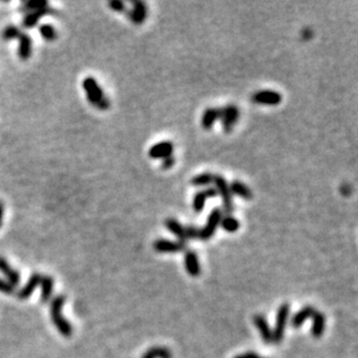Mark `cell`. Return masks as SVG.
<instances>
[{
  "label": "cell",
  "instance_id": "cell-1",
  "mask_svg": "<svg viewBox=\"0 0 358 358\" xmlns=\"http://www.w3.org/2000/svg\"><path fill=\"white\" fill-rule=\"evenodd\" d=\"M313 319V328L312 334L314 337H321L325 330V316L321 312L314 309L312 306H305L303 310H300L298 313L293 315L291 320V326L295 328H299L303 325V322L306 319Z\"/></svg>",
  "mask_w": 358,
  "mask_h": 358
},
{
  "label": "cell",
  "instance_id": "cell-2",
  "mask_svg": "<svg viewBox=\"0 0 358 358\" xmlns=\"http://www.w3.org/2000/svg\"><path fill=\"white\" fill-rule=\"evenodd\" d=\"M83 89L86 93L89 102L100 110H107L110 108V101L104 95L103 90L101 89L95 78L86 77L83 80Z\"/></svg>",
  "mask_w": 358,
  "mask_h": 358
},
{
  "label": "cell",
  "instance_id": "cell-3",
  "mask_svg": "<svg viewBox=\"0 0 358 358\" xmlns=\"http://www.w3.org/2000/svg\"><path fill=\"white\" fill-rule=\"evenodd\" d=\"M66 302L65 295H59L52 299L51 305H50V314H51V320L53 325L58 332L62 334L64 337H71L73 333L72 326L67 321L65 317L63 316V306Z\"/></svg>",
  "mask_w": 358,
  "mask_h": 358
},
{
  "label": "cell",
  "instance_id": "cell-4",
  "mask_svg": "<svg viewBox=\"0 0 358 358\" xmlns=\"http://www.w3.org/2000/svg\"><path fill=\"white\" fill-rule=\"evenodd\" d=\"M214 183L216 185L217 194L221 195L223 200V205H224L225 212L227 215H231L233 210H234V207H233V195L231 192V189H229V184L222 175H215Z\"/></svg>",
  "mask_w": 358,
  "mask_h": 358
},
{
  "label": "cell",
  "instance_id": "cell-5",
  "mask_svg": "<svg viewBox=\"0 0 358 358\" xmlns=\"http://www.w3.org/2000/svg\"><path fill=\"white\" fill-rule=\"evenodd\" d=\"M223 218V211L222 209L216 208L210 212L209 217L207 219V224L202 229H200V234H198V239L201 240H209V239L212 238L214 234L217 231L218 226L221 225Z\"/></svg>",
  "mask_w": 358,
  "mask_h": 358
},
{
  "label": "cell",
  "instance_id": "cell-6",
  "mask_svg": "<svg viewBox=\"0 0 358 358\" xmlns=\"http://www.w3.org/2000/svg\"><path fill=\"white\" fill-rule=\"evenodd\" d=\"M289 313H290L289 304H283V305L279 307L278 313H277L276 326L272 332L273 343H279L282 341L283 336H284L286 323H288V319H289Z\"/></svg>",
  "mask_w": 358,
  "mask_h": 358
},
{
  "label": "cell",
  "instance_id": "cell-7",
  "mask_svg": "<svg viewBox=\"0 0 358 358\" xmlns=\"http://www.w3.org/2000/svg\"><path fill=\"white\" fill-rule=\"evenodd\" d=\"M252 101L256 104H262V106H277L281 103L282 95L276 90H262L253 94Z\"/></svg>",
  "mask_w": 358,
  "mask_h": 358
},
{
  "label": "cell",
  "instance_id": "cell-8",
  "mask_svg": "<svg viewBox=\"0 0 358 358\" xmlns=\"http://www.w3.org/2000/svg\"><path fill=\"white\" fill-rule=\"evenodd\" d=\"M57 11L51 6H46V7H43L41 9H37V11H33L29 13H26L25 16H23L21 25L23 28L26 29H32L35 27L37 23L40 22L43 16L45 15H51V14H56Z\"/></svg>",
  "mask_w": 358,
  "mask_h": 358
},
{
  "label": "cell",
  "instance_id": "cell-9",
  "mask_svg": "<svg viewBox=\"0 0 358 358\" xmlns=\"http://www.w3.org/2000/svg\"><path fill=\"white\" fill-rule=\"evenodd\" d=\"M239 118V109L234 104H227L224 108H221V120L223 124V129L225 134H229L235 126L236 121Z\"/></svg>",
  "mask_w": 358,
  "mask_h": 358
},
{
  "label": "cell",
  "instance_id": "cell-10",
  "mask_svg": "<svg viewBox=\"0 0 358 358\" xmlns=\"http://www.w3.org/2000/svg\"><path fill=\"white\" fill-rule=\"evenodd\" d=\"M131 5L133 8L128 12L127 15L129 16V20L134 25H141L147 16V5L140 0L131 1Z\"/></svg>",
  "mask_w": 358,
  "mask_h": 358
},
{
  "label": "cell",
  "instance_id": "cell-11",
  "mask_svg": "<svg viewBox=\"0 0 358 358\" xmlns=\"http://www.w3.org/2000/svg\"><path fill=\"white\" fill-rule=\"evenodd\" d=\"M185 245L180 241H172L168 239H158L154 241L153 248L158 253H180L185 249Z\"/></svg>",
  "mask_w": 358,
  "mask_h": 358
},
{
  "label": "cell",
  "instance_id": "cell-12",
  "mask_svg": "<svg viewBox=\"0 0 358 358\" xmlns=\"http://www.w3.org/2000/svg\"><path fill=\"white\" fill-rule=\"evenodd\" d=\"M174 145L171 141H160V143L153 145L148 151V155L152 159H160L164 160L171 155H173Z\"/></svg>",
  "mask_w": 358,
  "mask_h": 358
},
{
  "label": "cell",
  "instance_id": "cell-13",
  "mask_svg": "<svg viewBox=\"0 0 358 358\" xmlns=\"http://www.w3.org/2000/svg\"><path fill=\"white\" fill-rule=\"evenodd\" d=\"M217 190L214 187H209L204 190L198 191L197 194L194 196V200H192V209H194L195 212H201L203 211L205 207V202H207L208 198H214L217 196Z\"/></svg>",
  "mask_w": 358,
  "mask_h": 358
},
{
  "label": "cell",
  "instance_id": "cell-14",
  "mask_svg": "<svg viewBox=\"0 0 358 358\" xmlns=\"http://www.w3.org/2000/svg\"><path fill=\"white\" fill-rule=\"evenodd\" d=\"M18 56L21 60H28L33 52V41L29 34L22 33L19 37Z\"/></svg>",
  "mask_w": 358,
  "mask_h": 358
},
{
  "label": "cell",
  "instance_id": "cell-15",
  "mask_svg": "<svg viewBox=\"0 0 358 358\" xmlns=\"http://www.w3.org/2000/svg\"><path fill=\"white\" fill-rule=\"evenodd\" d=\"M0 271H1L7 278V282L9 284L13 285L15 288L16 285H19L20 283V273L16 269L13 268V267L9 265L7 260L2 256H0Z\"/></svg>",
  "mask_w": 358,
  "mask_h": 358
},
{
  "label": "cell",
  "instance_id": "cell-16",
  "mask_svg": "<svg viewBox=\"0 0 358 358\" xmlns=\"http://www.w3.org/2000/svg\"><path fill=\"white\" fill-rule=\"evenodd\" d=\"M41 279H42L41 273H39V272L33 273V275L29 277L27 284L18 292V298L19 299H28L29 297L32 296L34 290L36 289V286L41 284Z\"/></svg>",
  "mask_w": 358,
  "mask_h": 358
},
{
  "label": "cell",
  "instance_id": "cell-17",
  "mask_svg": "<svg viewBox=\"0 0 358 358\" xmlns=\"http://www.w3.org/2000/svg\"><path fill=\"white\" fill-rule=\"evenodd\" d=\"M165 226H166L168 231L177 236L179 241L182 242V244H187V235H185V229L184 226L181 224L178 219L175 218H168L166 222H165Z\"/></svg>",
  "mask_w": 358,
  "mask_h": 358
},
{
  "label": "cell",
  "instance_id": "cell-18",
  "mask_svg": "<svg viewBox=\"0 0 358 358\" xmlns=\"http://www.w3.org/2000/svg\"><path fill=\"white\" fill-rule=\"evenodd\" d=\"M184 266L187 272L191 276H198L201 272V266L197 254L194 251H187L184 255Z\"/></svg>",
  "mask_w": 358,
  "mask_h": 358
},
{
  "label": "cell",
  "instance_id": "cell-19",
  "mask_svg": "<svg viewBox=\"0 0 358 358\" xmlns=\"http://www.w3.org/2000/svg\"><path fill=\"white\" fill-rule=\"evenodd\" d=\"M218 120H221V108H208L202 116V127L205 130H210Z\"/></svg>",
  "mask_w": 358,
  "mask_h": 358
},
{
  "label": "cell",
  "instance_id": "cell-20",
  "mask_svg": "<svg viewBox=\"0 0 358 358\" xmlns=\"http://www.w3.org/2000/svg\"><path fill=\"white\" fill-rule=\"evenodd\" d=\"M229 189H231L232 195L238 196V197L242 198L245 201H251L253 198V192L249 187H247L244 182L234 180L232 181V183L229 184Z\"/></svg>",
  "mask_w": 358,
  "mask_h": 358
},
{
  "label": "cell",
  "instance_id": "cell-21",
  "mask_svg": "<svg viewBox=\"0 0 358 358\" xmlns=\"http://www.w3.org/2000/svg\"><path fill=\"white\" fill-rule=\"evenodd\" d=\"M254 323H255V326L259 328L260 333H261L262 340L265 341L267 344L271 343L272 342V332H271V329H270L268 322H267L266 317L261 315V314H259V315H256L254 317Z\"/></svg>",
  "mask_w": 358,
  "mask_h": 358
},
{
  "label": "cell",
  "instance_id": "cell-22",
  "mask_svg": "<svg viewBox=\"0 0 358 358\" xmlns=\"http://www.w3.org/2000/svg\"><path fill=\"white\" fill-rule=\"evenodd\" d=\"M53 285H55V281H53L52 277H50L48 275H42L41 300L43 303H48L50 298H51L53 292Z\"/></svg>",
  "mask_w": 358,
  "mask_h": 358
},
{
  "label": "cell",
  "instance_id": "cell-23",
  "mask_svg": "<svg viewBox=\"0 0 358 358\" xmlns=\"http://www.w3.org/2000/svg\"><path fill=\"white\" fill-rule=\"evenodd\" d=\"M214 182H215V175L212 173H209V172L195 175V177L190 180V183L194 185V187L197 188L208 187V185L212 184Z\"/></svg>",
  "mask_w": 358,
  "mask_h": 358
},
{
  "label": "cell",
  "instance_id": "cell-24",
  "mask_svg": "<svg viewBox=\"0 0 358 358\" xmlns=\"http://www.w3.org/2000/svg\"><path fill=\"white\" fill-rule=\"evenodd\" d=\"M46 6H49V2L46 1V0H28V1H23L22 4L20 5L19 11L22 13H29L46 7Z\"/></svg>",
  "mask_w": 358,
  "mask_h": 358
},
{
  "label": "cell",
  "instance_id": "cell-25",
  "mask_svg": "<svg viewBox=\"0 0 358 358\" xmlns=\"http://www.w3.org/2000/svg\"><path fill=\"white\" fill-rule=\"evenodd\" d=\"M221 225L223 229H225V231L228 233H234L240 228V222H239L235 217H233L232 215L223 216Z\"/></svg>",
  "mask_w": 358,
  "mask_h": 358
},
{
  "label": "cell",
  "instance_id": "cell-26",
  "mask_svg": "<svg viewBox=\"0 0 358 358\" xmlns=\"http://www.w3.org/2000/svg\"><path fill=\"white\" fill-rule=\"evenodd\" d=\"M39 32L41 34L42 39L48 42L56 41L57 37H58V33H57L56 28L52 25H50V23H43V25L40 26Z\"/></svg>",
  "mask_w": 358,
  "mask_h": 358
},
{
  "label": "cell",
  "instance_id": "cell-27",
  "mask_svg": "<svg viewBox=\"0 0 358 358\" xmlns=\"http://www.w3.org/2000/svg\"><path fill=\"white\" fill-rule=\"evenodd\" d=\"M21 28L15 25H9L7 27H5L4 30L1 33V39L4 41L8 42V41H13V40H18L20 35H21Z\"/></svg>",
  "mask_w": 358,
  "mask_h": 358
},
{
  "label": "cell",
  "instance_id": "cell-28",
  "mask_svg": "<svg viewBox=\"0 0 358 358\" xmlns=\"http://www.w3.org/2000/svg\"><path fill=\"white\" fill-rule=\"evenodd\" d=\"M141 358H172V353L167 348L155 347L146 351Z\"/></svg>",
  "mask_w": 358,
  "mask_h": 358
},
{
  "label": "cell",
  "instance_id": "cell-29",
  "mask_svg": "<svg viewBox=\"0 0 358 358\" xmlns=\"http://www.w3.org/2000/svg\"><path fill=\"white\" fill-rule=\"evenodd\" d=\"M108 6L113 9L114 12H117V13H123V14H128V12H129V9L127 8V5L124 4L123 1H121V0H111V1L108 2Z\"/></svg>",
  "mask_w": 358,
  "mask_h": 358
},
{
  "label": "cell",
  "instance_id": "cell-30",
  "mask_svg": "<svg viewBox=\"0 0 358 358\" xmlns=\"http://www.w3.org/2000/svg\"><path fill=\"white\" fill-rule=\"evenodd\" d=\"M0 292L7 293V295H13V293L15 292V288L9 284L7 281L0 278Z\"/></svg>",
  "mask_w": 358,
  "mask_h": 358
},
{
  "label": "cell",
  "instance_id": "cell-31",
  "mask_svg": "<svg viewBox=\"0 0 358 358\" xmlns=\"http://www.w3.org/2000/svg\"><path fill=\"white\" fill-rule=\"evenodd\" d=\"M185 229V235H187V239H196L198 238V234H200V229H198L194 225H188L184 227Z\"/></svg>",
  "mask_w": 358,
  "mask_h": 358
},
{
  "label": "cell",
  "instance_id": "cell-32",
  "mask_svg": "<svg viewBox=\"0 0 358 358\" xmlns=\"http://www.w3.org/2000/svg\"><path fill=\"white\" fill-rule=\"evenodd\" d=\"M174 164H175V158L173 155H171V157L164 159L163 164H161V167H163V170H170V168L174 166Z\"/></svg>",
  "mask_w": 358,
  "mask_h": 358
},
{
  "label": "cell",
  "instance_id": "cell-33",
  "mask_svg": "<svg viewBox=\"0 0 358 358\" xmlns=\"http://www.w3.org/2000/svg\"><path fill=\"white\" fill-rule=\"evenodd\" d=\"M235 358H262V357H260L259 355H256L254 353H252V351H249V353L239 355V356H236Z\"/></svg>",
  "mask_w": 358,
  "mask_h": 358
},
{
  "label": "cell",
  "instance_id": "cell-34",
  "mask_svg": "<svg viewBox=\"0 0 358 358\" xmlns=\"http://www.w3.org/2000/svg\"><path fill=\"white\" fill-rule=\"evenodd\" d=\"M4 211H5L4 204H2V202H0V227H1V225H2V218H4Z\"/></svg>",
  "mask_w": 358,
  "mask_h": 358
}]
</instances>
